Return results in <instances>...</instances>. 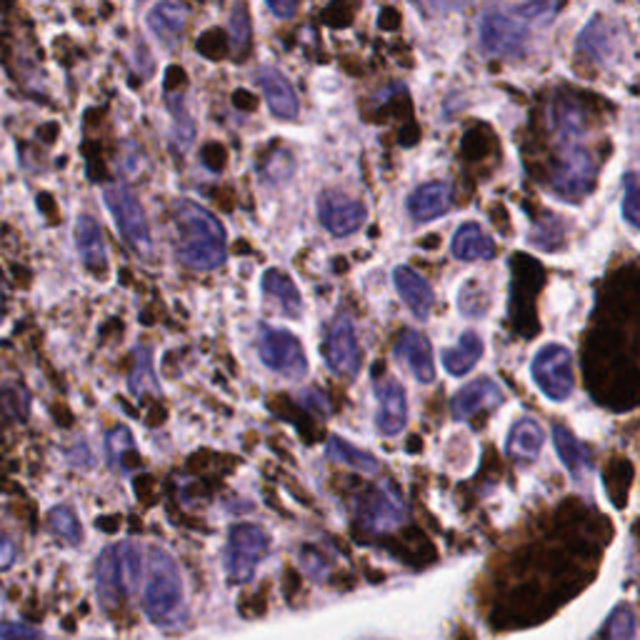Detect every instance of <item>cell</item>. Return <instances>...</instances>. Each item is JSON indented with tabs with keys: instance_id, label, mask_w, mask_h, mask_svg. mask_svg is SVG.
I'll list each match as a JSON object with an SVG mask.
<instances>
[{
	"instance_id": "6da1fadb",
	"label": "cell",
	"mask_w": 640,
	"mask_h": 640,
	"mask_svg": "<svg viewBox=\"0 0 640 640\" xmlns=\"http://www.w3.org/2000/svg\"><path fill=\"white\" fill-rule=\"evenodd\" d=\"M580 120H583L580 111L573 103L556 105L553 126H556L563 146L556 158V166H553L550 186L556 193L570 200L588 196L596 180L594 158H590V153L576 140V136L580 133Z\"/></svg>"
},
{
	"instance_id": "7a4b0ae2",
	"label": "cell",
	"mask_w": 640,
	"mask_h": 640,
	"mask_svg": "<svg viewBox=\"0 0 640 640\" xmlns=\"http://www.w3.org/2000/svg\"><path fill=\"white\" fill-rule=\"evenodd\" d=\"M176 253L188 269L216 271L225 261L223 225L193 200L176 203Z\"/></svg>"
},
{
	"instance_id": "3957f363",
	"label": "cell",
	"mask_w": 640,
	"mask_h": 640,
	"mask_svg": "<svg viewBox=\"0 0 640 640\" xmlns=\"http://www.w3.org/2000/svg\"><path fill=\"white\" fill-rule=\"evenodd\" d=\"M143 610L158 628L186 623L183 580L174 556L164 548H150L143 570Z\"/></svg>"
},
{
	"instance_id": "277c9868",
	"label": "cell",
	"mask_w": 640,
	"mask_h": 640,
	"mask_svg": "<svg viewBox=\"0 0 640 640\" xmlns=\"http://www.w3.org/2000/svg\"><path fill=\"white\" fill-rule=\"evenodd\" d=\"M143 556L136 543H120L101 553L95 563V590L101 604L113 610L126 600L143 576Z\"/></svg>"
},
{
	"instance_id": "5b68a950",
	"label": "cell",
	"mask_w": 640,
	"mask_h": 640,
	"mask_svg": "<svg viewBox=\"0 0 640 640\" xmlns=\"http://www.w3.org/2000/svg\"><path fill=\"white\" fill-rule=\"evenodd\" d=\"M271 546V536L261 525H235L231 528L225 546V573L233 583H248L255 576L258 563L265 558Z\"/></svg>"
},
{
	"instance_id": "8992f818",
	"label": "cell",
	"mask_w": 640,
	"mask_h": 640,
	"mask_svg": "<svg viewBox=\"0 0 640 640\" xmlns=\"http://www.w3.org/2000/svg\"><path fill=\"white\" fill-rule=\"evenodd\" d=\"M258 356L269 366L273 373H281V376L298 380L308 370V358H305V350L301 346V340L293 336L291 331L273 328V326H258Z\"/></svg>"
},
{
	"instance_id": "52a82bcc",
	"label": "cell",
	"mask_w": 640,
	"mask_h": 640,
	"mask_svg": "<svg viewBox=\"0 0 640 640\" xmlns=\"http://www.w3.org/2000/svg\"><path fill=\"white\" fill-rule=\"evenodd\" d=\"M531 373L541 394L556 400H568L576 388V373H573V356L566 346L550 343V346L541 348L536 358L531 363Z\"/></svg>"
},
{
	"instance_id": "ba28073f",
	"label": "cell",
	"mask_w": 640,
	"mask_h": 640,
	"mask_svg": "<svg viewBox=\"0 0 640 640\" xmlns=\"http://www.w3.org/2000/svg\"><path fill=\"white\" fill-rule=\"evenodd\" d=\"M103 200L108 206L113 221H116L123 238L136 248L138 253L150 251V231L146 213L138 203V198L130 193L126 186H108L103 190Z\"/></svg>"
},
{
	"instance_id": "9c48e42d",
	"label": "cell",
	"mask_w": 640,
	"mask_h": 640,
	"mask_svg": "<svg viewBox=\"0 0 640 640\" xmlns=\"http://www.w3.org/2000/svg\"><path fill=\"white\" fill-rule=\"evenodd\" d=\"M478 35H481V48L489 55H521L525 51L528 33L515 21L501 11H485L478 23Z\"/></svg>"
},
{
	"instance_id": "30bf717a",
	"label": "cell",
	"mask_w": 640,
	"mask_h": 640,
	"mask_svg": "<svg viewBox=\"0 0 640 640\" xmlns=\"http://www.w3.org/2000/svg\"><path fill=\"white\" fill-rule=\"evenodd\" d=\"M323 356L336 376L353 378L360 368V348L356 338V328L348 315H338L323 343Z\"/></svg>"
},
{
	"instance_id": "8fae6325",
	"label": "cell",
	"mask_w": 640,
	"mask_h": 640,
	"mask_svg": "<svg viewBox=\"0 0 640 640\" xmlns=\"http://www.w3.org/2000/svg\"><path fill=\"white\" fill-rule=\"evenodd\" d=\"M318 221L331 235H350L366 221V208L343 193H323L318 200Z\"/></svg>"
},
{
	"instance_id": "7c38bea8",
	"label": "cell",
	"mask_w": 640,
	"mask_h": 640,
	"mask_svg": "<svg viewBox=\"0 0 640 640\" xmlns=\"http://www.w3.org/2000/svg\"><path fill=\"white\" fill-rule=\"evenodd\" d=\"M378 400L380 410L376 416V428L384 436L394 438L406 428L408 420V403H406V390L394 378H386L384 384H378Z\"/></svg>"
},
{
	"instance_id": "4fadbf2b",
	"label": "cell",
	"mask_w": 640,
	"mask_h": 640,
	"mask_svg": "<svg viewBox=\"0 0 640 640\" xmlns=\"http://www.w3.org/2000/svg\"><path fill=\"white\" fill-rule=\"evenodd\" d=\"M503 400L501 386L491 378H478L473 384L458 390L451 400V413L455 420H468L485 408H495Z\"/></svg>"
},
{
	"instance_id": "5bb4252c",
	"label": "cell",
	"mask_w": 640,
	"mask_h": 640,
	"mask_svg": "<svg viewBox=\"0 0 640 640\" xmlns=\"http://www.w3.org/2000/svg\"><path fill=\"white\" fill-rule=\"evenodd\" d=\"M396 358L406 360V366L420 380V384H433L436 380L433 348L423 333L406 331L396 343Z\"/></svg>"
},
{
	"instance_id": "9a60e30c",
	"label": "cell",
	"mask_w": 640,
	"mask_h": 640,
	"mask_svg": "<svg viewBox=\"0 0 640 640\" xmlns=\"http://www.w3.org/2000/svg\"><path fill=\"white\" fill-rule=\"evenodd\" d=\"M363 518L376 531H388L403 521V501L394 485H378L363 503Z\"/></svg>"
},
{
	"instance_id": "2e32d148",
	"label": "cell",
	"mask_w": 640,
	"mask_h": 640,
	"mask_svg": "<svg viewBox=\"0 0 640 640\" xmlns=\"http://www.w3.org/2000/svg\"><path fill=\"white\" fill-rule=\"evenodd\" d=\"M258 85L269 101V108L273 111L275 118L281 120H293L298 116V98H295V91L291 81L285 78L281 71L275 69H261L258 71Z\"/></svg>"
},
{
	"instance_id": "e0dca14e",
	"label": "cell",
	"mask_w": 640,
	"mask_h": 640,
	"mask_svg": "<svg viewBox=\"0 0 640 640\" xmlns=\"http://www.w3.org/2000/svg\"><path fill=\"white\" fill-rule=\"evenodd\" d=\"M448 208H451V186L441 183V180L420 186L416 193L408 198V213L418 223L436 221Z\"/></svg>"
},
{
	"instance_id": "ac0fdd59",
	"label": "cell",
	"mask_w": 640,
	"mask_h": 640,
	"mask_svg": "<svg viewBox=\"0 0 640 640\" xmlns=\"http://www.w3.org/2000/svg\"><path fill=\"white\" fill-rule=\"evenodd\" d=\"M394 281H396V288L400 293V298L406 301V305H408L410 311H413L416 318L426 321L428 315H431V308H433L431 285L420 279L416 271L406 269V265H400V269L394 271Z\"/></svg>"
},
{
	"instance_id": "d6986e66",
	"label": "cell",
	"mask_w": 640,
	"mask_h": 640,
	"mask_svg": "<svg viewBox=\"0 0 640 640\" xmlns=\"http://www.w3.org/2000/svg\"><path fill=\"white\" fill-rule=\"evenodd\" d=\"M186 15L188 11L180 3H174V0H166V3H158L153 11L148 13V28L150 33L158 38L160 43L166 48H174L178 35L183 33L186 25Z\"/></svg>"
},
{
	"instance_id": "ffe728a7",
	"label": "cell",
	"mask_w": 640,
	"mask_h": 640,
	"mask_svg": "<svg viewBox=\"0 0 640 640\" xmlns=\"http://www.w3.org/2000/svg\"><path fill=\"white\" fill-rule=\"evenodd\" d=\"M453 255L458 261H489V258L495 255V245L489 238V233L483 231L478 223H465L455 231L453 235V245H451Z\"/></svg>"
},
{
	"instance_id": "44dd1931",
	"label": "cell",
	"mask_w": 640,
	"mask_h": 640,
	"mask_svg": "<svg viewBox=\"0 0 640 640\" xmlns=\"http://www.w3.org/2000/svg\"><path fill=\"white\" fill-rule=\"evenodd\" d=\"M481 356H483V338L478 336V333L468 331L458 338L453 348H448L443 353V366L451 376H465V373H471L475 368V363L481 360Z\"/></svg>"
},
{
	"instance_id": "7402d4cb",
	"label": "cell",
	"mask_w": 640,
	"mask_h": 640,
	"mask_svg": "<svg viewBox=\"0 0 640 640\" xmlns=\"http://www.w3.org/2000/svg\"><path fill=\"white\" fill-rule=\"evenodd\" d=\"M263 293L273 298L275 303L281 305V311L288 315V318H301L303 313V298L298 288H295V283L288 279V275L281 273V271H265L263 275Z\"/></svg>"
},
{
	"instance_id": "603a6c76",
	"label": "cell",
	"mask_w": 640,
	"mask_h": 640,
	"mask_svg": "<svg viewBox=\"0 0 640 640\" xmlns=\"http://www.w3.org/2000/svg\"><path fill=\"white\" fill-rule=\"evenodd\" d=\"M75 245H78L83 263L93 271L105 269V243L98 223L91 216H81L75 223Z\"/></svg>"
},
{
	"instance_id": "cb8c5ba5",
	"label": "cell",
	"mask_w": 640,
	"mask_h": 640,
	"mask_svg": "<svg viewBox=\"0 0 640 640\" xmlns=\"http://www.w3.org/2000/svg\"><path fill=\"white\" fill-rule=\"evenodd\" d=\"M553 441H556V451L563 465L568 468L573 478H580L590 471V453L576 436H573L566 426L553 428Z\"/></svg>"
},
{
	"instance_id": "d4e9b609",
	"label": "cell",
	"mask_w": 640,
	"mask_h": 640,
	"mask_svg": "<svg viewBox=\"0 0 640 640\" xmlns=\"http://www.w3.org/2000/svg\"><path fill=\"white\" fill-rule=\"evenodd\" d=\"M543 448V431L536 420L523 418L513 426L508 438V453L515 461H536Z\"/></svg>"
},
{
	"instance_id": "484cf974",
	"label": "cell",
	"mask_w": 640,
	"mask_h": 640,
	"mask_svg": "<svg viewBox=\"0 0 640 640\" xmlns=\"http://www.w3.org/2000/svg\"><path fill=\"white\" fill-rule=\"evenodd\" d=\"M326 453L331 461H338L340 465H348L353 471H363V473H376L380 471L378 458H373L366 451H358L356 445L343 441V438H331L326 445Z\"/></svg>"
},
{
	"instance_id": "4316f807",
	"label": "cell",
	"mask_w": 640,
	"mask_h": 640,
	"mask_svg": "<svg viewBox=\"0 0 640 640\" xmlns=\"http://www.w3.org/2000/svg\"><path fill=\"white\" fill-rule=\"evenodd\" d=\"M578 45L583 48V51L586 53H590L594 55V59H598V61H604V59H608L610 53L616 51V33L610 31V28L600 21V18H596L594 23H590L586 31L580 33V38H578Z\"/></svg>"
},
{
	"instance_id": "83f0119b",
	"label": "cell",
	"mask_w": 640,
	"mask_h": 640,
	"mask_svg": "<svg viewBox=\"0 0 640 640\" xmlns=\"http://www.w3.org/2000/svg\"><path fill=\"white\" fill-rule=\"evenodd\" d=\"M105 445H108V458H111V463L120 468L123 473H130V468L138 463V453H136V441H133V436L128 428H116L108 436V441H105Z\"/></svg>"
},
{
	"instance_id": "f1b7e54d",
	"label": "cell",
	"mask_w": 640,
	"mask_h": 640,
	"mask_svg": "<svg viewBox=\"0 0 640 640\" xmlns=\"http://www.w3.org/2000/svg\"><path fill=\"white\" fill-rule=\"evenodd\" d=\"M48 523H51V531L69 546H78L83 541V528L81 521L75 518V513L69 505H55V508L48 513Z\"/></svg>"
},
{
	"instance_id": "f546056e",
	"label": "cell",
	"mask_w": 640,
	"mask_h": 640,
	"mask_svg": "<svg viewBox=\"0 0 640 640\" xmlns=\"http://www.w3.org/2000/svg\"><path fill=\"white\" fill-rule=\"evenodd\" d=\"M606 640H638L633 608H630V606L616 608V613H613V618H610V623H608Z\"/></svg>"
},
{
	"instance_id": "4dcf8cb0",
	"label": "cell",
	"mask_w": 640,
	"mask_h": 640,
	"mask_svg": "<svg viewBox=\"0 0 640 640\" xmlns=\"http://www.w3.org/2000/svg\"><path fill=\"white\" fill-rule=\"evenodd\" d=\"M170 113H174V140L180 143V148H188L190 146V140H193V123H190L188 118V113L183 108V103H180V98H170Z\"/></svg>"
},
{
	"instance_id": "1f68e13d",
	"label": "cell",
	"mask_w": 640,
	"mask_h": 640,
	"mask_svg": "<svg viewBox=\"0 0 640 640\" xmlns=\"http://www.w3.org/2000/svg\"><path fill=\"white\" fill-rule=\"evenodd\" d=\"M231 38H233V48L235 53L245 51L248 41H251V21H248V11L243 3H238L233 8V15H231Z\"/></svg>"
},
{
	"instance_id": "d6a6232c",
	"label": "cell",
	"mask_w": 640,
	"mask_h": 640,
	"mask_svg": "<svg viewBox=\"0 0 640 640\" xmlns=\"http://www.w3.org/2000/svg\"><path fill=\"white\" fill-rule=\"evenodd\" d=\"M640 193H638V176L628 174L623 180V216L630 225H638V206H640Z\"/></svg>"
},
{
	"instance_id": "836d02e7",
	"label": "cell",
	"mask_w": 640,
	"mask_h": 640,
	"mask_svg": "<svg viewBox=\"0 0 640 640\" xmlns=\"http://www.w3.org/2000/svg\"><path fill=\"white\" fill-rule=\"evenodd\" d=\"M413 6L423 15L438 18V15H448V13L461 11L463 0H413Z\"/></svg>"
},
{
	"instance_id": "e575fe53",
	"label": "cell",
	"mask_w": 640,
	"mask_h": 640,
	"mask_svg": "<svg viewBox=\"0 0 640 640\" xmlns=\"http://www.w3.org/2000/svg\"><path fill=\"white\" fill-rule=\"evenodd\" d=\"M43 633L33 626L15 623V620H6L0 623V640H41Z\"/></svg>"
},
{
	"instance_id": "d590c367",
	"label": "cell",
	"mask_w": 640,
	"mask_h": 640,
	"mask_svg": "<svg viewBox=\"0 0 640 640\" xmlns=\"http://www.w3.org/2000/svg\"><path fill=\"white\" fill-rule=\"evenodd\" d=\"M265 3H269L271 11L279 18H291L295 8H298V0H265Z\"/></svg>"
},
{
	"instance_id": "8d00e7d4",
	"label": "cell",
	"mask_w": 640,
	"mask_h": 640,
	"mask_svg": "<svg viewBox=\"0 0 640 640\" xmlns=\"http://www.w3.org/2000/svg\"><path fill=\"white\" fill-rule=\"evenodd\" d=\"M13 560H15V548H13V543L0 536V570H6V568H11L13 566Z\"/></svg>"
}]
</instances>
